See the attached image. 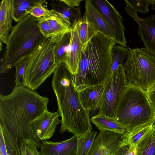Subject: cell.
Wrapping results in <instances>:
<instances>
[{
    "instance_id": "1",
    "label": "cell",
    "mask_w": 155,
    "mask_h": 155,
    "mask_svg": "<svg viewBox=\"0 0 155 155\" xmlns=\"http://www.w3.org/2000/svg\"><path fill=\"white\" fill-rule=\"evenodd\" d=\"M48 98L24 86H15L8 94H0V124L19 155L24 140H31L38 148L41 143L32 128V122L47 109Z\"/></svg>"
},
{
    "instance_id": "2",
    "label": "cell",
    "mask_w": 155,
    "mask_h": 155,
    "mask_svg": "<svg viewBox=\"0 0 155 155\" xmlns=\"http://www.w3.org/2000/svg\"><path fill=\"white\" fill-rule=\"evenodd\" d=\"M73 75L64 62L60 64L53 74L51 86L61 118L59 132L67 131L77 137H83L91 131L92 127L89 112L81 104Z\"/></svg>"
},
{
    "instance_id": "3",
    "label": "cell",
    "mask_w": 155,
    "mask_h": 155,
    "mask_svg": "<svg viewBox=\"0 0 155 155\" xmlns=\"http://www.w3.org/2000/svg\"><path fill=\"white\" fill-rule=\"evenodd\" d=\"M114 41L98 32L82 51L73 82L78 91L87 86L105 85L110 77Z\"/></svg>"
},
{
    "instance_id": "4",
    "label": "cell",
    "mask_w": 155,
    "mask_h": 155,
    "mask_svg": "<svg viewBox=\"0 0 155 155\" xmlns=\"http://www.w3.org/2000/svg\"><path fill=\"white\" fill-rule=\"evenodd\" d=\"M38 18L29 14L12 27L2 58L0 73L5 74L23 58L30 56L45 37Z\"/></svg>"
},
{
    "instance_id": "5",
    "label": "cell",
    "mask_w": 155,
    "mask_h": 155,
    "mask_svg": "<svg viewBox=\"0 0 155 155\" xmlns=\"http://www.w3.org/2000/svg\"><path fill=\"white\" fill-rule=\"evenodd\" d=\"M114 119L126 131L130 132L144 125L154 124L155 109L145 91L128 82L118 104Z\"/></svg>"
},
{
    "instance_id": "6",
    "label": "cell",
    "mask_w": 155,
    "mask_h": 155,
    "mask_svg": "<svg viewBox=\"0 0 155 155\" xmlns=\"http://www.w3.org/2000/svg\"><path fill=\"white\" fill-rule=\"evenodd\" d=\"M57 43L45 37L30 56L24 76V86L35 91L53 74L57 65L55 59Z\"/></svg>"
},
{
    "instance_id": "7",
    "label": "cell",
    "mask_w": 155,
    "mask_h": 155,
    "mask_svg": "<svg viewBox=\"0 0 155 155\" xmlns=\"http://www.w3.org/2000/svg\"><path fill=\"white\" fill-rule=\"evenodd\" d=\"M129 48L124 66L127 82L146 92L155 84V56L145 47Z\"/></svg>"
},
{
    "instance_id": "8",
    "label": "cell",
    "mask_w": 155,
    "mask_h": 155,
    "mask_svg": "<svg viewBox=\"0 0 155 155\" xmlns=\"http://www.w3.org/2000/svg\"><path fill=\"white\" fill-rule=\"evenodd\" d=\"M127 83L124 66L120 64L105 85L97 106L98 114L115 118L118 104Z\"/></svg>"
},
{
    "instance_id": "9",
    "label": "cell",
    "mask_w": 155,
    "mask_h": 155,
    "mask_svg": "<svg viewBox=\"0 0 155 155\" xmlns=\"http://www.w3.org/2000/svg\"><path fill=\"white\" fill-rule=\"evenodd\" d=\"M91 0L113 32L116 44L127 48L125 36V28L120 14L107 0Z\"/></svg>"
},
{
    "instance_id": "10",
    "label": "cell",
    "mask_w": 155,
    "mask_h": 155,
    "mask_svg": "<svg viewBox=\"0 0 155 155\" xmlns=\"http://www.w3.org/2000/svg\"><path fill=\"white\" fill-rule=\"evenodd\" d=\"M59 117L58 112H52L47 110L32 122L33 131L40 141H47L53 136L61 122Z\"/></svg>"
},
{
    "instance_id": "11",
    "label": "cell",
    "mask_w": 155,
    "mask_h": 155,
    "mask_svg": "<svg viewBox=\"0 0 155 155\" xmlns=\"http://www.w3.org/2000/svg\"><path fill=\"white\" fill-rule=\"evenodd\" d=\"M122 140V134L100 131L94 141L90 155H111L120 147Z\"/></svg>"
},
{
    "instance_id": "12",
    "label": "cell",
    "mask_w": 155,
    "mask_h": 155,
    "mask_svg": "<svg viewBox=\"0 0 155 155\" xmlns=\"http://www.w3.org/2000/svg\"><path fill=\"white\" fill-rule=\"evenodd\" d=\"M125 11L138 23V33L145 47L155 56V14L142 18L138 16L137 13Z\"/></svg>"
},
{
    "instance_id": "13",
    "label": "cell",
    "mask_w": 155,
    "mask_h": 155,
    "mask_svg": "<svg viewBox=\"0 0 155 155\" xmlns=\"http://www.w3.org/2000/svg\"><path fill=\"white\" fill-rule=\"evenodd\" d=\"M78 22L71 26L70 41L64 62L73 75L77 72L83 51L78 35Z\"/></svg>"
},
{
    "instance_id": "14",
    "label": "cell",
    "mask_w": 155,
    "mask_h": 155,
    "mask_svg": "<svg viewBox=\"0 0 155 155\" xmlns=\"http://www.w3.org/2000/svg\"><path fill=\"white\" fill-rule=\"evenodd\" d=\"M77 137L74 135L62 141H42L40 152L41 155H76Z\"/></svg>"
},
{
    "instance_id": "15",
    "label": "cell",
    "mask_w": 155,
    "mask_h": 155,
    "mask_svg": "<svg viewBox=\"0 0 155 155\" xmlns=\"http://www.w3.org/2000/svg\"><path fill=\"white\" fill-rule=\"evenodd\" d=\"M84 8L83 17L98 32L114 40L115 37L113 32L91 0L85 1Z\"/></svg>"
},
{
    "instance_id": "16",
    "label": "cell",
    "mask_w": 155,
    "mask_h": 155,
    "mask_svg": "<svg viewBox=\"0 0 155 155\" xmlns=\"http://www.w3.org/2000/svg\"><path fill=\"white\" fill-rule=\"evenodd\" d=\"M43 17L50 26L51 37L54 42L58 43L66 34L71 32V26L59 12L51 9L48 15Z\"/></svg>"
},
{
    "instance_id": "17",
    "label": "cell",
    "mask_w": 155,
    "mask_h": 155,
    "mask_svg": "<svg viewBox=\"0 0 155 155\" xmlns=\"http://www.w3.org/2000/svg\"><path fill=\"white\" fill-rule=\"evenodd\" d=\"M13 20L12 0H2L0 6V41L6 44L12 28Z\"/></svg>"
},
{
    "instance_id": "18",
    "label": "cell",
    "mask_w": 155,
    "mask_h": 155,
    "mask_svg": "<svg viewBox=\"0 0 155 155\" xmlns=\"http://www.w3.org/2000/svg\"><path fill=\"white\" fill-rule=\"evenodd\" d=\"M105 85L86 87L78 91L82 104L85 109L89 112L93 110L97 107L102 95Z\"/></svg>"
},
{
    "instance_id": "19",
    "label": "cell",
    "mask_w": 155,
    "mask_h": 155,
    "mask_svg": "<svg viewBox=\"0 0 155 155\" xmlns=\"http://www.w3.org/2000/svg\"><path fill=\"white\" fill-rule=\"evenodd\" d=\"M49 4L52 9L61 14L71 26L82 18L79 7H70L61 0H52Z\"/></svg>"
},
{
    "instance_id": "20",
    "label": "cell",
    "mask_w": 155,
    "mask_h": 155,
    "mask_svg": "<svg viewBox=\"0 0 155 155\" xmlns=\"http://www.w3.org/2000/svg\"><path fill=\"white\" fill-rule=\"evenodd\" d=\"M91 121L100 131H109L123 135L126 129L119 124L115 119L98 114L90 118Z\"/></svg>"
},
{
    "instance_id": "21",
    "label": "cell",
    "mask_w": 155,
    "mask_h": 155,
    "mask_svg": "<svg viewBox=\"0 0 155 155\" xmlns=\"http://www.w3.org/2000/svg\"><path fill=\"white\" fill-rule=\"evenodd\" d=\"M136 144L137 155H155V127L153 126Z\"/></svg>"
},
{
    "instance_id": "22",
    "label": "cell",
    "mask_w": 155,
    "mask_h": 155,
    "mask_svg": "<svg viewBox=\"0 0 155 155\" xmlns=\"http://www.w3.org/2000/svg\"><path fill=\"white\" fill-rule=\"evenodd\" d=\"M41 0H12L13 20L18 22L29 15L30 8Z\"/></svg>"
},
{
    "instance_id": "23",
    "label": "cell",
    "mask_w": 155,
    "mask_h": 155,
    "mask_svg": "<svg viewBox=\"0 0 155 155\" xmlns=\"http://www.w3.org/2000/svg\"><path fill=\"white\" fill-rule=\"evenodd\" d=\"M78 24V35L83 51L89 41L98 32L83 16Z\"/></svg>"
},
{
    "instance_id": "24",
    "label": "cell",
    "mask_w": 155,
    "mask_h": 155,
    "mask_svg": "<svg viewBox=\"0 0 155 155\" xmlns=\"http://www.w3.org/2000/svg\"><path fill=\"white\" fill-rule=\"evenodd\" d=\"M153 124L151 123L147 124L130 132L126 131L122 135L121 145L137 144L142 137L151 129Z\"/></svg>"
},
{
    "instance_id": "25",
    "label": "cell",
    "mask_w": 155,
    "mask_h": 155,
    "mask_svg": "<svg viewBox=\"0 0 155 155\" xmlns=\"http://www.w3.org/2000/svg\"><path fill=\"white\" fill-rule=\"evenodd\" d=\"M97 134L93 131L83 137H77L76 155H90Z\"/></svg>"
},
{
    "instance_id": "26",
    "label": "cell",
    "mask_w": 155,
    "mask_h": 155,
    "mask_svg": "<svg viewBox=\"0 0 155 155\" xmlns=\"http://www.w3.org/2000/svg\"><path fill=\"white\" fill-rule=\"evenodd\" d=\"M129 48L115 45L111 51L112 67L110 76L115 71L120 64L124 66L123 60L128 56Z\"/></svg>"
},
{
    "instance_id": "27",
    "label": "cell",
    "mask_w": 155,
    "mask_h": 155,
    "mask_svg": "<svg viewBox=\"0 0 155 155\" xmlns=\"http://www.w3.org/2000/svg\"><path fill=\"white\" fill-rule=\"evenodd\" d=\"M71 37V32L68 33L56 44L55 54V61L57 65L64 62L66 58Z\"/></svg>"
},
{
    "instance_id": "28",
    "label": "cell",
    "mask_w": 155,
    "mask_h": 155,
    "mask_svg": "<svg viewBox=\"0 0 155 155\" xmlns=\"http://www.w3.org/2000/svg\"><path fill=\"white\" fill-rule=\"evenodd\" d=\"M125 2L126 4L125 10L143 14H146L149 12L148 6L150 5L149 0H125Z\"/></svg>"
},
{
    "instance_id": "29",
    "label": "cell",
    "mask_w": 155,
    "mask_h": 155,
    "mask_svg": "<svg viewBox=\"0 0 155 155\" xmlns=\"http://www.w3.org/2000/svg\"><path fill=\"white\" fill-rule=\"evenodd\" d=\"M30 57L25 58L15 66L16 71L15 74V86H24V76L26 71Z\"/></svg>"
},
{
    "instance_id": "30",
    "label": "cell",
    "mask_w": 155,
    "mask_h": 155,
    "mask_svg": "<svg viewBox=\"0 0 155 155\" xmlns=\"http://www.w3.org/2000/svg\"><path fill=\"white\" fill-rule=\"evenodd\" d=\"M46 0H41L31 7L28 11V13L38 19L47 16L50 10L45 8L43 4Z\"/></svg>"
},
{
    "instance_id": "31",
    "label": "cell",
    "mask_w": 155,
    "mask_h": 155,
    "mask_svg": "<svg viewBox=\"0 0 155 155\" xmlns=\"http://www.w3.org/2000/svg\"><path fill=\"white\" fill-rule=\"evenodd\" d=\"M38 148L31 140H25L20 147L21 155H41Z\"/></svg>"
},
{
    "instance_id": "32",
    "label": "cell",
    "mask_w": 155,
    "mask_h": 155,
    "mask_svg": "<svg viewBox=\"0 0 155 155\" xmlns=\"http://www.w3.org/2000/svg\"><path fill=\"white\" fill-rule=\"evenodd\" d=\"M136 144L120 145V147L111 155H137Z\"/></svg>"
},
{
    "instance_id": "33",
    "label": "cell",
    "mask_w": 155,
    "mask_h": 155,
    "mask_svg": "<svg viewBox=\"0 0 155 155\" xmlns=\"http://www.w3.org/2000/svg\"><path fill=\"white\" fill-rule=\"evenodd\" d=\"M38 26L42 34L46 38L50 37L51 32L50 26L44 17L38 18Z\"/></svg>"
},
{
    "instance_id": "34",
    "label": "cell",
    "mask_w": 155,
    "mask_h": 155,
    "mask_svg": "<svg viewBox=\"0 0 155 155\" xmlns=\"http://www.w3.org/2000/svg\"><path fill=\"white\" fill-rule=\"evenodd\" d=\"M3 132L8 155H19L10 137L4 131Z\"/></svg>"
},
{
    "instance_id": "35",
    "label": "cell",
    "mask_w": 155,
    "mask_h": 155,
    "mask_svg": "<svg viewBox=\"0 0 155 155\" xmlns=\"http://www.w3.org/2000/svg\"><path fill=\"white\" fill-rule=\"evenodd\" d=\"M0 155H8L3 129L1 124H0Z\"/></svg>"
},
{
    "instance_id": "36",
    "label": "cell",
    "mask_w": 155,
    "mask_h": 155,
    "mask_svg": "<svg viewBox=\"0 0 155 155\" xmlns=\"http://www.w3.org/2000/svg\"><path fill=\"white\" fill-rule=\"evenodd\" d=\"M146 93L150 102L155 109V84Z\"/></svg>"
},
{
    "instance_id": "37",
    "label": "cell",
    "mask_w": 155,
    "mask_h": 155,
    "mask_svg": "<svg viewBox=\"0 0 155 155\" xmlns=\"http://www.w3.org/2000/svg\"><path fill=\"white\" fill-rule=\"evenodd\" d=\"M70 7L72 8L79 7L82 0H61Z\"/></svg>"
},
{
    "instance_id": "38",
    "label": "cell",
    "mask_w": 155,
    "mask_h": 155,
    "mask_svg": "<svg viewBox=\"0 0 155 155\" xmlns=\"http://www.w3.org/2000/svg\"><path fill=\"white\" fill-rule=\"evenodd\" d=\"M152 9L155 11V0H149Z\"/></svg>"
},
{
    "instance_id": "39",
    "label": "cell",
    "mask_w": 155,
    "mask_h": 155,
    "mask_svg": "<svg viewBox=\"0 0 155 155\" xmlns=\"http://www.w3.org/2000/svg\"><path fill=\"white\" fill-rule=\"evenodd\" d=\"M153 126L154 127H155V121H154V124H153Z\"/></svg>"
}]
</instances>
